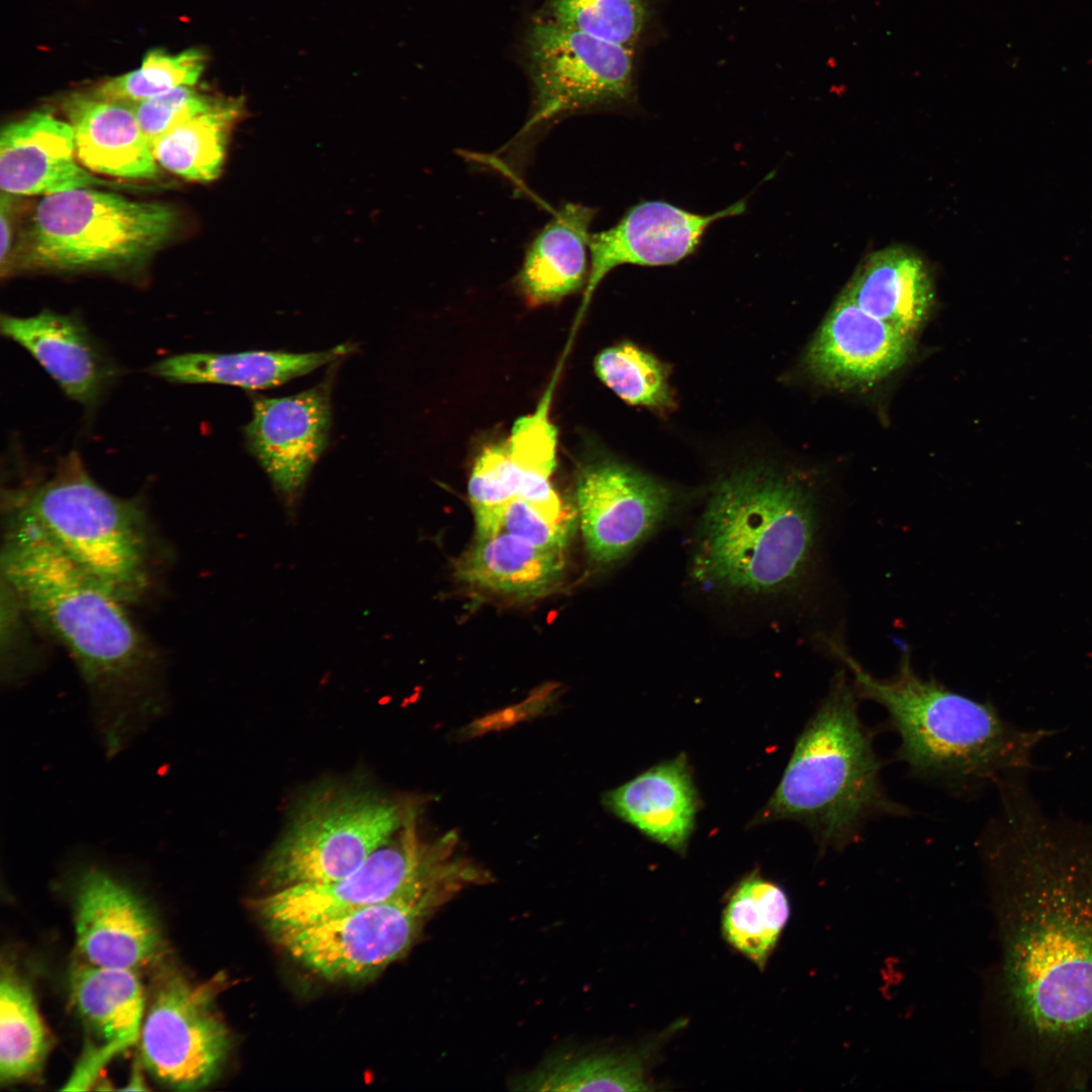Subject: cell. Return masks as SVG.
Returning <instances> with one entry per match:
<instances>
[{"label": "cell", "instance_id": "cell-7", "mask_svg": "<svg viewBox=\"0 0 1092 1092\" xmlns=\"http://www.w3.org/2000/svg\"><path fill=\"white\" fill-rule=\"evenodd\" d=\"M177 224L167 203L92 188L54 193L36 205L22 261L50 271L128 267L160 249Z\"/></svg>", "mask_w": 1092, "mask_h": 1092}, {"label": "cell", "instance_id": "cell-22", "mask_svg": "<svg viewBox=\"0 0 1092 1092\" xmlns=\"http://www.w3.org/2000/svg\"><path fill=\"white\" fill-rule=\"evenodd\" d=\"M843 292L868 313L912 337L934 301L933 284L923 261L901 247L869 256Z\"/></svg>", "mask_w": 1092, "mask_h": 1092}, {"label": "cell", "instance_id": "cell-4", "mask_svg": "<svg viewBox=\"0 0 1092 1092\" xmlns=\"http://www.w3.org/2000/svg\"><path fill=\"white\" fill-rule=\"evenodd\" d=\"M810 490L768 468L736 471L715 485L701 518L693 574L728 594L771 596L807 573L818 534Z\"/></svg>", "mask_w": 1092, "mask_h": 1092}, {"label": "cell", "instance_id": "cell-2", "mask_svg": "<svg viewBox=\"0 0 1092 1092\" xmlns=\"http://www.w3.org/2000/svg\"><path fill=\"white\" fill-rule=\"evenodd\" d=\"M8 514L1 577L29 620L70 654L115 751L162 704L157 650L111 590L68 558L30 521Z\"/></svg>", "mask_w": 1092, "mask_h": 1092}, {"label": "cell", "instance_id": "cell-26", "mask_svg": "<svg viewBox=\"0 0 1092 1092\" xmlns=\"http://www.w3.org/2000/svg\"><path fill=\"white\" fill-rule=\"evenodd\" d=\"M565 566L563 551L542 549L506 532L476 536L456 564V575L473 586L518 598L552 590Z\"/></svg>", "mask_w": 1092, "mask_h": 1092}, {"label": "cell", "instance_id": "cell-10", "mask_svg": "<svg viewBox=\"0 0 1092 1092\" xmlns=\"http://www.w3.org/2000/svg\"><path fill=\"white\" fill-rule=\"evenodd\" d=\"M525 56L533 104L513 147L561 118L621 102L632 92V47L541 17L528 30Z\"/></svg>", "mask_w": 1092, "mask_h": 1092}, {"label": "cell", "instance_id": "cell-24", "mask_svg": "<svg viewBox=\"0 0 1092 1092\" xmlns=\"http://www.w3.org/2000/svg\"><path fill=\"white\" fill-rule=\"evenodd\" d=\"M72 1002L84 1022L102 1040L85 1056L103 1067L135 1043L145 1016V995L135 971L104 968L88 962L71 971Z\"/></svg>", "mask_w": 1092, "mask_h": 1092}, {"label": "cell", "instance_id": "cell-12", "mask_svg": "<svg viewBox=\"0 0 1092 1092\" xmlns=\"http://www.w3.org/2000/svg\"><path fill=\"white\" fill-rule=\"evenodd\" d=\"M214 995L211 983H193L178 971L157 979L139 1039L145 1066L163 1085L197 1090L218 1075L230 1036Z\"/></svg>", "mask_w": 1092, "mask_h": 1092}, {"label": "cell", "instance_id": "cell-18", "mask_svg": "<svg viewBox=\"0 0 1092 1092\" xmlns=\"http://www.w3.org/2000/svg\"><path fill=\"white\" fill-rule=\"evenodd\" d=\"M74 131L49 110L32 111L0 132V188L14 195H50L106 185L75 160Z\"/></svg>", "mask_w": 1092, "mask_h": 1092}, {"label": "cell", "instance_id": "cell-40", "mask_svg": "<svg viewBox=\"0 0 1092 1092\" xmlns=\"http://www.w3.org/2000/svg\"><path fill=\"white\" fill-rule=\"evenodd\" d=\"M128 1084H130V1085H128L126 1088H124L125 1090H128V1089H130V1090L131 1089L132 1090H145L146 1089V1087L143 1085V1077H142V1074L140 1072V1069H135V1071L131 1074V1080L129 1081Z\"/></svg>", "mask_w": 1092, "mask_h": 1092}, {"label": "cell", "instance_id": "cell-14", "mask_svg": "<svg viewBox=\"0 0 1092 1092\" xmlns=\"http://www.w3.org/2000/svg\"><path fill=\"white\" fill-rule=\"evenodd\" d=\"M330 395L329 383L323 382L289 396L253 397L252 419L244 429L246 443L289 509L327 447Z\"/></svg>", "mask_w": 1092, "mask_h": 1092}, {"label": "cell", "instance_id": "cell-8", "mask_svg": "<svg viewBox=\"0 0 1092 1092\" xmlns=\"http://www.w3.org/2000/svg\"><path fill=\"white\" fill-rule=\"evenodd\" d=\"M453 840L422 843L415 816L356 871L333 882L271 891L254 907L275 933L305 927L385 901L431 891L459 893L477 884L479 869L451 860Z\"/></svg>", "mask_w": 1092, "mask_h": 1092}, {"label": "cell", "instance_id": "cell-36", "mask_svg": "<svg viewBox=\"0 0 1092 1092\" xmlns=\"http://www.w3.org/2000/svg\"><path fill=\"white\" fill-rule=\"evenodd\" d=\"M526 488V475L512 458L508 440L485 447L468 481L473 514L494 510L516 497L523 498Z\"/></svg>", "mask_w": 1092, "mask_h": 1092}, {"label": "cell", "instance_id": "cell-39", "mask_svg": "<svg viewBox=\"0 0 1092 1092\" xmlns=\"http://www.w3.org/2000/svg\"><path fill=\"white\" fill-rule=\"evenodd\" d=\"M11 237L10 203L8 194L2 193L0 204V265L2 273L5 270L7 257L10 252Z\"/></svg>", "mask_w": 1092, "mask_h": 1092}, {"label": "cell", "instance_id": "cell-15", "mask_svg": "<svg viewBox=\"0 0 1092 1092\" xmlns=\"http://www.w3.org/2000/svg\"><path fill=\"white\" fill-rule=\"evenodd\" d=\"M77 945L86 962L136 971L162 954L163 937L153 913L129 887L99 869L76 883Z\"/></svg>", "mask_w": 1092, "mask_h": 1092}, {"label": "cell", "instance_id": "cell-31", "mask_svg": "<svg viewBox=\"0 0 1092 1092\" xmlns=\"http://www.w3.org/2000/svg\"><path fill=\"white\" fill-rule=\"evenodd\" d=\"M595 371L606 386L629 404L659 412L674 404L666 367L632 343H621L600 352L595 359Z\"/></svg>", "mask_w": 1092, "mask_h": 1092}, {"label": "cell", "instance_id": "cell-21", "mask_svg": "<svg viewBox=\"0 0 1092 1092\" xmlns=\"http://www.w3.org/2000/svg\"><path fill=\"white\" fill-rule=\"evenodd\" d=\"M604 803L642 834L678 853L687 849L699 810L698 793L684 755L660 762L608 792Z\"/></svg>", "mask_w": 1092, "mask_h": 1092}, {"label": "cell", "instance_id": "cell-13", "mask_svg": "<svg viewBox=\"0 0 1092 1092\" xmlns=\"http://www.w3.org/2000/svg\"><path fill=\"white\" fill-rule=\"evenodd\" d=\"M574 495L586 549L600 564L631 553L663 522L674 500L663 482L609 458L581 466Z\"/></svg>", "mask_w": 1092, "mask_h": 1092}, {"label": "cell", "instance_id": "cell-9", "mask_svg": "<svg viewBox=\"0 0 1092 1092\" xmlns=\"http://www.w3.org/2000/svg\"><path fill=\"white\" fill-rule=\"evenodd\" d=\"M413 815L372 790H314L299 801L267 855L264 879L272 891L340 880L388 842Z\"/></svg>", "mask_w": 1092, "mask_h": 1092}, {"label": "cell", "instance_id": "cell-32", "mask_svg": "<svg viewBox=\"0 0 1092 1092\" xmlns=\"http://www.w3.org/2000/svg\"><path fill=\"white\" fill-rule=\"evenodd\" d=\"M204 65L205 56L198 50L175 55L152 50L140 68L101 83L92 92L103 98L134 104L176 87L193 86Z\"/></svg>", "mask_w": 1092, "mask_h": 1092}, {"label": "cell", "instance_id": "cell-28", "mask_svg": "<svg viewBox=\"0 0 1092 1092\" xmlns=\"http://www.w3.org/2000/svg\"><path fill=\"white\" fill-rule=\"evenodd\" d=\"M240 99H225L160 136L152 146L157 163L186 180L209 182L223 168L231 131L242 114Z\"/></svg>", "mask_w": 1092, "mask_h": 1092}, {"label": "cell", "instance_id": "cell-25", "mask_svg": "<svg viewBox=\"0 0 1092 1092\" xmlns=\"http://www.w3.org/2000/svg\"><path fill=\"white\" fill-rule=\"evenodd\" d=\"M352 350L348 344L309 353L285 351H246L239 353H186L165 358L152 372L179 383H215L261 389L280 385L290 379L336 361Z\"/></svg>", "mask_w": 1092, "mask_h": 1092}, {"label": "cell", "instance_id": "cell-33", "mask_svg": "<svg viewBox=\"0 0 1092 1092\" xmlns=\"http://www.w3.org/2000/svg\"><path fill=\"white\" fill-rule=\"evenodd\" d=\"M476 536L506 532L542 549L563 551L577 520L576 509H550L516 497L474 515Z\"/></svg>", "mask_w": 1092, "mask_h": 1092}, {"label": "cell", "instance_id": "cell-23", "mask_svg": "<svg viewBox=\"0 0 1092 1092\" xmlns=\"http://www.w3.org/2000/svg\"><path fill=\"white\" fill-rule=\"evenodd\" d=\"M596 210L566 203L529 245L517 282L531 304L557 301L587 282V250Z\"/></svg>", "mask_w": 1092, "mask_h": 1092}, {"label": "cell", "instance_id": "cell-35", "mask_svg": "<svg viewBox=\"0 0 1092 1092\" xmlns=\"http://www.w3.org/2000/svg\"><path fill=\"white\" fill-rule=\"evenodd\" d=\"M543 18L632 47L645 19V0H543Z\"/></svg>", "mask_w": 1092, "mask_h": 1092}, {"label": "cell", "instance_id": "cell-27", "mask_svg": "<svg viewBox=\"0 0 1092 1092\" xmlns=\"http://www.w3.org/2000/svg\"><path fill=\"white\" fill-rule=\"evenodd\" d=\"M645 1058L638 1052L564 1049L515 1077L518 1091H647Z\"/></svg>", "mask_w": 1092, "mask_h": 1092}, {"label": "cell", "instance_id": "cell-29", "mask_svg": "<svg viewBox=\"0 0 1092 1092\" xmlns=\"http://www.w3.org/2000/svg\"><path fill=\"white\" fill-rule=\"evenodd\" d=\"M789 916L790 904L784 890L751 874L729 896L722 916V933L733 948L762 969Z\"/></svg>", "mask_w": 1092, "mask_h": 1092}, {"label": "cell", "instance_id": "cell-3", "mask_svg": "<svg viewBox=\"0 0 1092 1092\" xmlns=\"http://www.w3.org/2000/svg\"><path fill=\"white\" fill-rule=\"evenodd\" d=\"M826 642L850 672L858 697L885 709L900 737L898 758L917 777L959 791L996 785L1010 774L1030 769L1035 747L1053 734L1014 726L991 704L921 677L907 649L897 672L880 679L864 670L839 638Z\"/></svg>", "mask_w": 1092, "mask_h": 1092}, {"label": "cell", "instance_id": "cell-1", "mask_svg": "<svg viewBox=\"0 0 1092 1092\" xmlns=\"http://www.w3.org/2000/svg\"><path fill=\"white\" fill-rule=\"evenodd\" d=\"M998 791L981 848L1005 1059L1035 1090H1092V823L1052 816L1022 777Z\"/></svg>", "mask_w": 1092, "mask_h": 1092}, {"label": "cell", "instance_id": "cell-34", "mask_svg": "<svg viewBox=\"0 0 1092 1092\" xmlns=\"http://www.w3.org/2000/svg\"><path fill=\"white\" fill-rule=\"evenodd\" d=\"M550 396L549 389L534 414L516 422L508 439L511 456L527 478L526 499L541 505L559 498L551 483L557 432L548 418Z\"/></svg>", "mask_w": 1092, "mask_h": 1092}, {"label": "cell", "instance_id": "cell-11", "mask_svg": "<svg viewBox=\"0 0 1092 1092\" xmlns=\"http://www.w3.org/2000/svg\"><path fill=\"white\" fill-rule=\"evenodd\" d=\"M454 896L431 891L401 897L275 934L312 973L329 980H363L403 957L429 918Z\"/></svg>", "mask_w": 1092, "mask_h": 1092}, {"label": "cell", "instance_id": "cell-38", "mask_svg": "<svg viewBox=\"0 0 1092 1092\" xmlns=\"http://www.w3.org/2000/svg\"><path fill=\"white\" fill-rule=\"evenodd\" d=\"M25 619L27 614L18 597L1 577V663L8 680L25 674L31 665Z\"/></svg>", "mask_w": 1092, "mask_h": 1092}, {"label": "cell", "instance_id": "cell-17", "mask_svg": "<svg viewBox=\"0 0 1092 1092\" xmlns=\"http://www.w3.org/2000/svg\"><path fill=\"white\" fill-rule=\"evenodd\" d=\"M913 338L868 313L842 292L813 338L805 364L824 383L868 385L906 362Z\"/></svg>", "mask_w": 1092, "mask_h": 1092}, {"label": "cell", "instance_id": "cell-6", "mask_svg": "<svg viewBox=\"0 0 1092 1092\" xmlns=\"http://www.w3.org/2000/svg\"><path fill=\"white\" fill-rule=\"evenodd\" d=\"M7 508L124 604L153 590L160 549L145 508L99 485L77 452L63 457L49 477L10 489Z\"/></svg>", "mask_w": 1092, "mask_h": 1092}, {"label": "cell", "instance_id": "cell-5", "mask_svg": "<svg viewBox=\"0 0 1092 1092\" xmlns=\"http://www.w3.org/2000/svg\"><path fill=\"white\" fill-rule=\"evenodd\" d=\"M857 698L843 666L799 736L761 820L799 821L820 845L841 849L857 841L873 818L907 814L884 790Z\"/></svg>", "mask_w": 1092, "mask_h": 1092}, {"label": "cell", "instance_id": "cell-19", "mask_svg": "<svg viewBox=\"0 0 1092 1092\" xmlns=\"http://www.w3.org/2000/svg\"><path fill=\"white\" fill-rule=\"evenodd\" d=\"M0 327L81 404L95 405L114 379L113 363L74 316L50 310L27 317L3 314Z\"/></svg>", "mask_w": 1092, "mask_h": 1092}, {"label": "cell", "instance_id": "cell-20", "mask_svg": "<svg viewBox=\"0 0 1092 1092\" xmlns=\"http://www.w3.org/2000/svg\"><path fill=\"white\" fill-rule=\"evenodd\" d=\"M74 131L80 164L93 172L125 179H155L158 163L130 102L73 93L63 103Z\"/></svg>", "mask_w": 1092, "mask_h": 1092}, {"label": "cell", "instance_id": "cell-37", "mask_svg": "<svg viewBox=\"0 0 1092 1092\" xmlns=\"http://www.w3.org/2000/svg\"><path fill=\"white\" fill-rule=\"evenodd\" d=\"M221 98L200 93L192 86H180L134 103L139 125L153 144L181 122L213 108Z\"/></svg>", "mask_w": 1092, "mask_h": 1092}, {"label": "cell", "instance_id": "cell-30", "mask_svg": "<svg viewBox=\"0 0 1092 1092\" xmlns=\"http://www.w3.org/2000/svg\"><path fill=\"white\" fill-rule=\"evenodd\" d=\"M51 1045L49 1031L26 981L9 964L0 977V1079L11 1083L39 1071Z\"/></svg>", "mask_w": 1092, "mask_h": 1092}, {"label": "cell", "instance_id": "cell-16", "mask_svg": "<svg viewBox=\"0 0 1092 1092\" xmlns=\"http://www.w3.org/2000/svg\"><path fill=\"white\" fill-rule=\"evenodd\" d=\"M745 200L713 214H699L666 201H644L630 208L611 229L592 234L590 269L579 317L604 277L625 264L673 265L693 254L715 221L745 210Z\"/></svg>", "mask_w": 1092, "mask_h": 1092}]
</instances>
